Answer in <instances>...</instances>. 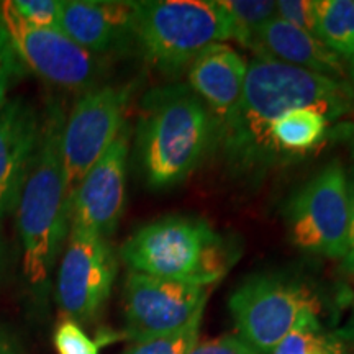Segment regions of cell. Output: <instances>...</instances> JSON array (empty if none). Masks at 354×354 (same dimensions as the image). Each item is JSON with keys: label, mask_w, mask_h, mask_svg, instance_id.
Returning <instances> with one entry per match:
<instances>
[{"label": "cell", "mask_w": 354, "mask_h": 354, "mask_svg": "<svg viewBox=\"0 0 354 354\" xmlns=\"http://www.w3.org/2000/svg\"><path fill=\"white\" fill-rule=\"evenodd\" d=\"M349 86L335 77L269 59L248 66L236 105L218 120L216 148L236 174H254L282 156L271 140L272 125L297 109H317L326 118L338 117L351 105Z\"/></svg>", "instance_id": "1"}, {"label": "cell", "mask_w": 354, "mask_h": 354, "mask_svg": "<svg viewBox=\"0 0 354 354\" xmlns=\"http://www.w3.org/2000/svg\"><path fill=\"white\" fill-rule=\"evenodd\" d=\"M64 120L61 105L48 102L37 151L15 209L24 276L39 294L48 286L71 228V197L61 153Z\"/></svg>", "instance_id": "2"}, {"label": "cell", "mask_w": 354, "mask_h": 354, "mask_svg": "<svg viewBox=\"0 0 354 354\" xmlns=\"http://www.w3.org/2000/svg\"><path fill=\"white\" fill-rule=\"evenodd\" d=\"M218 120L184 84L153 88L141 105L136 149L149 189L176 187L216 148Z\"/></svg>", "instance_id": "3"}, {"label": "cell", "mask_w": 354, "mask_h": 354, "mask_svg": "<svg viewBox=\"0 0 354 354\" xmlns=\"http://www.w3.org/2000/svg\"><path fill=\"white\" fill-rule=\"evenodd\" d=\"M120 258L131 272L209 287L228 272L238 251L203 218L166 216L133 233Z\"/></svg>", "instance_id": "4"}, {"label": "cell", "mask_w": 354, "mask_h": 354, "mask_svg": "<svg viewBox=\"0 0 354 354\" xmlns=\"http://www.w3.org/2000/svg\"><path fill=\"white\" fill-rule=\"evenodd\" d=\"M135 46L166 76H177L203 50L232 39L230 21L216 0L135 2Z\"/></svg>", "instance_id": "5"}, {"label": "cell", "mask_w": 354, "mask_h": 354, "mask_svg": "<svg viewBox=\"0 0 354 354\" xmlns=\"http://www.w3.org/2000/svg\"><path fill=\"white\" fill-rule=\"evenodd\" d=\"M238 338L254 354H272L279 343L320 304L305 282L284 274H254L228 300Z\"/></svg>", "instance_id": "6"}, {"label": "cell", "mask_w": 354, "mask_h": 354, "mask_svg": "<svg viewBox=\"0 0 354 354\" xmlns=\"http://www.w3.org/2000/svg\"><path fill=\"white\" fill-rule=\"evenodd\" d=\"M292 245L305 253L343 259L349 225L348 176L330 162L297 190L286 209Z\"/></svg>", "instance_id": "7"}, {"label": "cell", "mask_w": 354, "mask_h": 354, "mask_svg": "<svg viewBox=\"0 0 354 354\" xmlns=\"http://www.w3.org/2000/svg\"><path fill=\"white\" fill-rule=\"evenodd\" d=\"M0 24L26 73H33L51 86L81 94L100 86L105 76L104 57L86 51L61 30L25 24L10 0L0 2Z\"/></svg>", "instance_id": "8"}, {"label": "cell", "mask_w": 354, "mask_h": 354, "mask_svg": "<svg viewBox=\"0 0 354 354\" xmlns=\"http://www.w3.org/2000/svg\"><path fill=\"white\" fill-rule=\"evenodd\" d=\"M130 86L100 84L84 92L64 120L61 153L69 197L125 127Z\"/></svg>", "instance_id": "9"}, {"label": "cell", "mask_w": 354, "mask_h": 354, "mask_svg": "<svg viewBox=\"0 0 354 354\" xmlns=\"http://www.w3.org/2000/svg\"><path fill=\"white\" fill-rule=\"evenodd\" d=\"M57 269L56 300L61 312L81 325L95 320L112 294L117 256L107 238L71 227Z\"/></svg>", "instance_id": "10"}, {"label": "cell", "mask_w": 354, "mask_h": 354, "mask_svg": "<svg viewBox=\"0 0 354 354\" xmlns=\"http://www.w3.org/2000/svg\"><path fill=\"white\" fill-rule=\"evenodd\" d=\"M207 287L128 272L123 290L127 336L133 343L183 328L205 307Z\"/></svg>", "instance_id": "11"}, {"label": "cell", "mask_w": 354, "mask_h": 354, "mask_svg": "<svg viewBox=\"0 0 354 354\" xmlns=\"http://www.w3.org/2000/svg\"><path fill=\"white\" fill-rule=\"evenodd\" d=\"M130 130L120 135L86 172L71 196V227L107 238L113 234L125 209Z\"/></svg>", "instance_id": "12"}, {"label": "cell", "mask_w": 354, "mask_h": 354, "mask_svg": "<svg viewBox=\"0 0 354 354\" xmlns=\"http://www.w3.org/2000/svg\"><path fill=\"white\" fill-rule=\"evenodd\" d=\"M135 2L63 0L59 30L95 56L122 53L135 44Z\"/></svg>", "instance_id": "13"}, {"label": "cell", "mask_w": 354, "mask_h": 354, "mask_svg": "<svg viewBox=\"0 0 354 354\" xmlns=\"http://www.w3.org/2000/svg\"><path fill=\"white\" fill-rule=\"evenodd\" d=\"M41 117L15 97L0 109V216L17 209L39 138Z\"/></svg>", "instance_id": "14"}, {"label": "cell", "mask_w": 354, "mask_h": 354, "mask_svg": "<svg viewBox=\"0 0 354 354\" xmlns=\"http://www.w3.org/2000/svg\"><path fill=\"white\" fill-rule=\"evenodd\" d=\"M246 71L240 53L225 43H215L190 63L189 87L220 120L240 100Z\"/></svg>", "instance_id": "15"}, {"label": "cell", "mask_w": 354, "mask_h": 354, "mask_svg": "<svg viewBox=\"0 0 354 354\" xmlns=\"http://www.w3.org/2000/svg\"><path fill=\"white\" fill-rule=\"evenodd\" d=\"M250 48L258 55V59L277 61L335 79L343 76L338 55L330 51L318 38L294 28L277 17L256 33Z\"/></svg>", "instance_id": "16"}, {"label": "cell", "mask_w": 354, "mask_h": 354, "mask_svg": "<svg viewBox=\"0 0 354 354\" xmlns=\"http://www.w3.org/2000/svg\"><path fill=\"white\" fill-rule=\"evenodd\" d=\"M328 118L320 110L307 107L286 113L272 125L271 140L279 154L304 153L325 135Z\"/></svg>", "instance_id": "17"}, {"label": "cell", "mask_w": 354, "mask_h": 354, "mask_svg": "<svg viewBox=\"0 0 354 354\" xmlns=\"http://www.w3.org/2000/svg\"><path fill=\"white\" fill-rule=\"evenodd\" d=\"M317 38L338 56L354 51V2L313 0Z\"/></svg>", "instance_id": "18"}, {"label": "cell", "mask_w": 354, "mask_h": 354, "mask_svg": "<svg viewBox=\"0 0 354 354\" xmlns=\"http://www.w3.org/2000/svg\"><path fill=\"white\" fill-rule=\"evenodd\" d=\"M230 21L232 39L250 48L256 33L276 19V2L269 0H216Z\"/></svg>", "instance_id": "19"}, {"label": "cell", "mask_w": 354, "mask_h": 354, "mask_svg": "<svg viewBox=\"0 0 354 354\" xmlns=\"http://www.w3.org/2000/svg\"><path fill=\"white\" fill-rule=\"evenodd\" d=\"M343 344L322 328L318 315H307L279 343L272 354H343Z\"/></svg>", "instance_id": "20"}, {"label": "cell", "mask_w": 354, "mask_h": 354, "mask_svg": "<svg viewBox=\"0 0 354 354\" xmlns=\"http://www.w3.org/2000/svg\"><path fill=\"white\" fill-rule=\"evenodd\" d=\"M202 317L203 308L198 310L192 320L180 330L172 331L169 335L145 339V342L133 343L123 354H189L190 349L198 343Z\"/></svg>", "instance_id": "21"}, {"label": "cell", "mask_w": 354, "mask_h": 354, "mask_svg": "<svg viewBox=\"0 0 354 354\" xmlns=\"http://www.w3.org/2000/svg\"><path fill=\"white\" fill-rule=\"evenodd\" d=\"M10 3L25 24L37 28L59 30L63 0H10Z\"/></svg>", "instance_id": "22"}, {"label": "cell", "mask_w": 354, "mask_h": 354, "mask_svg": "<svg viewBox=\"0 0 354 354\" xmlns=\"http://www.w3.org/2000/svg\"><path fill=\"white\" fill-rule=\"evenodd\" d=\"M25 76V66L13 50L6 28L0 24V109L10 100L12 88Z\"/></svg>", "instance_id": "23"}, {"label": "cell", "mask_w": 354, "mask_h": 354, "mask_svg": "<svg viewBox=\"0 0 354 354\" xmlns=\"http://www.w3.org/2000/svg\"><path fill=\"white\" fill-rule=\"evenodd\" d=\"M55 342L57 354H99V343L91 339L79 323L66 320L59 323L55 331Z\"/></svg>", "instance_id": "24"}, {"label": "cell", "mask_w": 354, "mask_h": 354, "mask_svg": "<svg viewBox=\"0 0 354 354\" xmlns=\"http://www.w3.org/2000/svg\"><path fill=\"white\" fill-rule=\"evenodd\" d=\"M276 17L317 38L313 0H279L276 2Z\"/></svg>", "instance_id": "25"}, {"label": "cell", "mask_w": 354, "mask_h": 354, "mask_svg": "<svg viewBox=\"0 0 354 354\" xmlns=\"http://www.w3.org/2000/svg\"><path fill=\"white\" fill-rule=\"evenodd\" d=\"M189 354H254L238 336L225 335L197 343Z\"/></svg>", "instance_id": "26"}, {"label": "cell", "mask_w": 354, "mask_h": 354, "mask_svg": "<svg viewBox=\"0 0 354 354\" xmlns=\"http://www.w3.org/2000/svg\"><path fill=\"white\" fill-rule=\"evenodd\" d=\"M349 189V225L346 238V253L342 259V268L344 272L354 274V169L348 179Z\"/></svg>", "instance_id": "27"}, {"label": "cell", "mask_w": 354, "mask_h": 354, "mask_svg": "<svg viewBox=\"0 0 354 354\" xmlns=\"http://www.w3.org/2000/svg\"><path fill=\"white\" fill-rule=\"evenodd\" d=\"M0 354H25L21 339L6 325H0Z\"/></svg>", "instance_id": "28"}, {"label": "cell", "mask_w": 354, "mask_h": 354, "mask_svg": "<svg viewBox=\"0 0 354 354\" xmlns=\"http://www.w3.org/2000/svg\"><path fill=\"white\" fill-rule=\"evenodd\" d=\"M3 264V240H2V228H0V272H2Z\"/></svg>", "instance_id": "29"}, {"label": "cell", "mask_w": 354, "mask_h": 354, "mask_svg": "<svg viewBox=\"0 0 354 354\" xmlns=\"http://www.w3.org/2000/svg\"><path fill=\"white\" fill-rule=\"evenodd\" d=\"M351 77H353V82H354V51L351 55Z\"/></svg>", "instance_id": "30"}]
</instances>
